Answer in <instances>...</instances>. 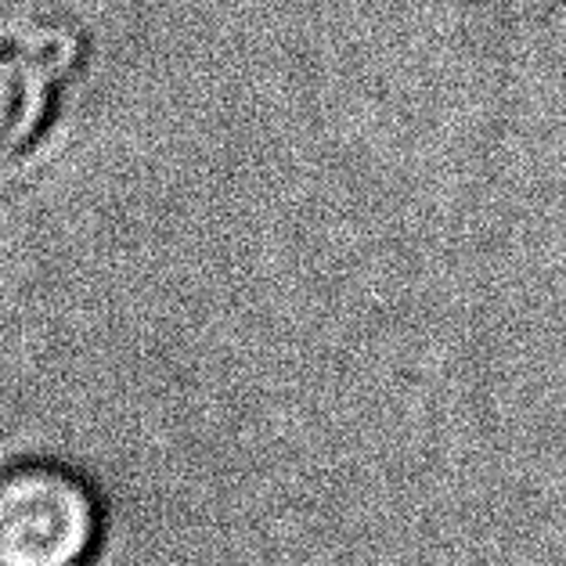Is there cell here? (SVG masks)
<instances>
[{
	"instance_id": "6da1fadb",
	"label": "cell",
	"mask_w": 566,
	"mask_h": 566,
	"mask_svg": "<svg viewBox=\"0 0 566 566\" xmlns=\"http://www.w3.org/2000/svg\"><path fill=\"white\" fill-rule=\"evenodd\" d=\"M102 502L69 465L30 459L0 469V566H87Z\"/></svg>"
},
{
	"instance_id": "7a4b0ae2",
	"label": "cell",
	"mask_w": 566,
	"mask_h": 566,
	"mask_svg": "<svg viewBox=\"0 0 566 566\" xmlns=\"http://www.w3.org/2000/svg\"><path fill=\"white\" fill-rule=\"evenodd\" d=\"M80 73V33L62 25L0 30V174L25 167L51 142Z\"/></svg>"
}]
</instances>
